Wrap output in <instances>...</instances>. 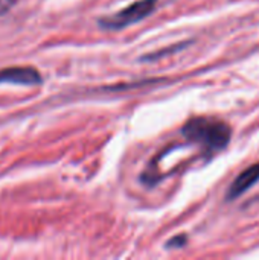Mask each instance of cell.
I'll return each mask as SVG.
<instances>
[{
    "instance_id": "cell-3",
    "label": "cell",
    "mask_w": 259,
    "mask_h": 260,
    "mask_svg": "<svg viewBox=\"0 0 259 260\" xmlns=\"http://www.w3.org/2000/svg\"><path fill=\"white\" fill-rule=\"evenodd\" d=\"M0 84L38 85L41 84V75L34 67H8L0 70Z\"/></svg>"
},
{
    "instance_id": "cell-1",
    "label": "cell",
    "mask_w": 259,
    "mask_h": 260,
    "mask_svg": "<svg viewBox=\"0 0 259 260\" xmlns=\"http://www.w3.org/2000/svg\"><path fill=\"white\" fill-rule=\"evenodd\" d=\"M182 133L189 142L200 145L208 152L223 151L232 137L231 126L214 117H194L183 125Z\"/></svg>"
},
{
    "instance_id": "cell-5",
    "label": "cell",
    "mask_w": 259,
    "mask_h": 260,
    "mask_svg": "<svg viewBox=\"0 0 259 260\" xmlns=\"http://www.w3.org/2000/svg\"><path fill=\"white\" fill-rule=\"evenodd\" d=\"M186 242H188V238L185 236V235H179V236H176L174 239H171V241H168L166 242V247L168 248H182V247H185L186 245Z\"/></svg>"
},
{
    "instance_id": "cell-6",
    "label": "cell",
    "mask_w": 259,
    "mask_h": 260,
    "mask_svg": "<svg viewBox=\"0 0 259 260\" xmlns=\"http://www.w3.org/2000/svg\"><path fill=\"white\" fill-rule=\"evenodd\" d=\"M12 6V0H0V14L6 12Z\"/></svg>"
},
{
    "instance_id": "cell-2",
    "label": "cell",
    "mask_w": 259,
    "mask_h": 260,
    "mask_svg": "<svg viewBox=\"0 0 259 260\" xmlns=\"http://www.w3.org/2000/svg\"><path fill=\"white\" fill-rule=\"evenodd\" d=\"M157 0H137L114 15L99 20V26L107 30H119L148 17L156 9Z\"/></svg>"
},
{
    "instance_id": "cell-4",
    "label": "cell",
    "mask_w": 259,
    "mask_h": 260,
    "mask_svg": "<svg viewBox=\"0 0 259 260\" xmlns=\"http://www.w3.org/2000/svg\"><path fill=\"white\" fill-rule=\"evenodd\" d=\"M259 181V163L247 168L244 172H241L234 183L231 184L227 193H226V200L227 201H234L238 197H241L243 193H246L252 186H255Z\"/></svg>"
}]
</instances>
